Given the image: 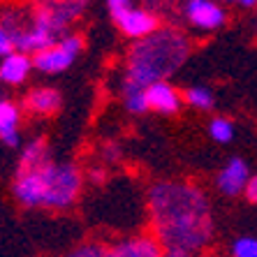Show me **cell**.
I'll list each match as a JSON object with an SVG mask.
<instances>
[{"label":"cell","instance_id":"cb8c5ba5","mask_svg":"<svg viewBox=\"0 0 257 257\" xmlns=\"http://www.w3.org/2000/svg\"><path fill=\"white\" fill-rule=\"evenodd\" d=\"M257 3L255 0H239V3H236V7H255Z\"/></svg>","mask_w":257,"mask_h":257},{"label":"cell","instance_id":"277c9868","mask_svg":"<svg viewBox=\"0 0 257 257\" xmlns=\"http://www.w3.org/2000/svg\"><path fill=\"white\" fill-rule=\"evenodd\" d=\"M86 3H42L33 10L28 19V28L17 40L14 49L19 54H40L44 49L58 44L63 37L70 35V26L81 17Z\"/></svg>","mask_w":257,"mask_h":257},{"label":"cell","instance_id":"7a4b0ae2","mask_svg":"<svg viewBox=\"0 0 257 257\" xmlns=\"http://www.w3.org/2000/svg\"><path fill=\"white\" fill-rule=\"evenodd\" d=\"M190 54V42L176 28H158L149 37L132 44L127 54L125 79L139 88H149L158 81H167Z\"/></svg>","mask_w":257,"mask_h":257},{"label":"cell","instance_id":"8992f818","mask_svg":"<svg viewBox=\"0 0 257 257\" xmlns=\"http://www.w3.org/2000/svg\"><path fill=\"white\" fill-rule=\"evenodd\" d=\"M84 49V37L70 33L67 37H63L58 44L44 49L40 54L33 56V67L44 74H58V72H65L67 67L74 63V56Z\"/></svg>","mask_w":257,"mask_h":257},{"label":"cell","instance_id":"5b68a950","mask_svg":"<svg viewBox=\"0 0 257 257\" xmlns=\"http://www.w3.org/2000/svg\"><path fill=\"white\" fill-rule=\"evenodd\" d=\"M107 10L120 33L135 40V42L149 37L151 33H156L160 28V19L156 12L144 10V7H135L130 0H109Z\"/></svg>","mask_w":257,"mask_h":257},{"label":"cell","instance_id":"e0dca14e","mask_svg":"<svg viewBox=\"0 0 257 257\" xmlns=\"http://www.w3.org/2000/svg\"><path fill=\"white\" fill-rule=\"evenodd\" d=\"M186 100H188V104L195 109H211L213 107V93H211L206 86H192V88H188Z\"/></svg>","mask_w":257,"mask_h":257},{"label":"cell","instance_id":"484cf974","mask_svg":"<svg viewBox=\"0 0 257 257\" xmlns=\"http://www.w3.org/2000/svg\"><path fill=\"white\" fill-rule=\"evenodd\" d=\"M0 97H3V95H0Z\"/></svg>","mask_w":257,"mask_h":257},{"label":"cell","instance_id":"ac0fdd59","mask_svg":"<svg viewBox=\"0 0 257 257\" xmlns=\"http://www.w3.org/2000/svg\"><path fill=\"white\" fill-rule=\"evenodd\" d=\"M232 257H257V239L241 236L232 243Z\"/></svg>","mask_w":257,"mask_h":257},{"label":"cell","instance_id":"2e32d148","mask_svg":"<svg viewBox=\"0 0 257 257\" xmlns=\"http://www.w3.org/2000/svg\"><path fill=\"white\" fill-rule=\"evenodd\" d=\"M209 135L218 144H229V142H232V137H234L232 120L225 118V116H215V118L209 123Z\"/></svg>","mask_w":257,"mask_h":257},{"label":"cell","instance_id":"5bb4252c","mask_svg":"<svg viewBox=\"0 0 257 257\" xmlns=\"http://www.w3.org/2000/svg\"><path fill=\"white\" fill-rule=\"evenodd\" d=\"M44 162H49V149L44 139H33L21 153L17 172H30V169L42 167Z\"/></svg>","mask_w":257,"mask_h":257},{"label":"cell","instance_id":"ffe728a7","mask_svg":"<svg viewBox=\"0 0 257 257\" xmlns=\"http://www.w3.org/2000/svg\"><path fill=\"white\" fill-rule=\"evenodd\" d=\"M17 49H14V42H12V37L7 35V30L0 26V56L5 58V56H10V54H14Z\"/></svg>","mask_w":257,"mask_h":257},{"label":"cell","instance_id":"3957f363","mask_svg":"<svg viewBox=\"0 0 257 257\" xmlns=\"http://www.w3.org/2000/svg\"><path fill=\"white\" fill-rule=\"evenodd\" d=\"M81 192V174L70 162H44L30 172H17L14 197L28 209H67Z\"/></svg>","mask_w":257,"mask_h":257},{"label":"cell","instance_id":"d4e9b609","mask_svg":"<svg viewBox=\"0 0 257 257\" xmlns=\"http://www.w3.org/2000/svg\"><path fill=\"white\" fill-rule=\"evenodd\" d=\"M165 257H188V255H183V252H165Z\"/></svg>","mask_w":257,"mask_h":257},{"label":"cell","instance_id":"d6986e66","mask_svg":"<svg viewBox=\"0 0 257 257\" xmlns=\"http://www.w3.org/2000/svg\"><path fill=\"white\" fill-rule=\"evenodd\" d=\"M104 248L107 245H100V243H84L74 248L67 257H104Z\"/></svg>","mask_w":257,"mask_h":257},{"label":"cell","instance_id":"9a60e30c","mask_svg":"<svg viewBox=\"0 0 257 257\" xmlns=\"http://www.w3.org/2000/svg\"><path fill=\"white\" fill-rule=\"evenodd\" d=\"M123 104L130 114H144L149 111V104H146V88H139V86L130 84V81H123Z\"/></svg>","mask_w":257,"mask_h":257},{"label":"cell","instance_id":"7c38bea8","mask_svg":"<svg viewBox=\"0 0 257 257\" xmlns=\"http://www.w3.org/2000/svg\"><path fill=\"white\" fill-rule=\"evenodd\" d=\"M26 111L37 116H51L60 109V93L56 88H49V86H42V88H33L26 95L24 100Z\"/></svg>","mask_w":257,"mask_h":257},{"label":"cell","instance_id":"30bf717a","mask_svg":"<svg viewBox=\"0 0 257 257\" xmlns=\"http://www.w3.org/2000/svg\"><path fill=\"white\" fill-rule=\"evenodd\" d=\"M250 181V174H248V167L241 158H232L227 162V167L218 174V190L227 197H234V195H241Z\"/></svg>","mask_w":257,"mask_h":257},{"label":"cell","instance_id":"7402d4cb","mask_svg":"<svg viewBox=\"0 0 257 257\" xmlns=\"http://www.w3.org/2000/svg\"><path fill=\"white\" fill-rule=\"evenodd\" d=\"M118 146H116V144H107V149H104V158H107V160H118Z\"/></svg>","mask_w":257,"mask_h":257},{"label":"cell","instance_id":"6da1fadb","mask_svg":"<svg viewBox=\"0 0 257 257\" xmlns=\"http://www.w3.org/2000/svg\"><path fill=\"white\" fill-rule=\"evenodd\" d=\"M153 236L167 252H199L213 236L211 206L190 181H158L149 190Z\"/></svg>","mask_w":257,"mask_h":257},{"label":"cell","instance_id":"44dd1931","mask_svg":"<svg viewBox=\"0 0 257 257\" xmlns=\"http://www.w3.org/2000/svg\"><path fill=\"white\" fill-rule=\"evenodd\" d=\"M245 197H248V202L257 204V176H250V181H248V186H245Z\"/></svg>","mask_w":257,"mask_h":257},{"label":"cell","instance_id":"8fae6325","mask_svg":"<svg viewBox=\"0 0 257 257\" xmlns=\"http://www.w3.org/2000/svg\"><path fill=\"white\" fill-rule=\"evenodd\" d=\"M30 70H33V58L14 51L0 60V81L7 86H19L28 79Z\"/></svg>","mask_w":257,"mask_h":257},{"label":"cell","instance_id":"52a82bcc","mask_svg":"<svg viewBox=\"0 0 257 257\" xmlns=\"http://www.w3.org/2000/svg\"><path fill=\"white\" fill-rule=\"evenodd\" d=\"M183 12H186L188 21L195 28H202V30H215L227 21L225 10L220 5L211 3V0H190V3H186Z\"/></svg>","mask_w":257,"mask_h":257},{"label":"cell","instance_id":"603a6c76","mask_svg":"<svg viewBox=\"0 0 257 257\" xmlns=\"http://www.w3.org/2000/svg\"><path fill=\"white\" fill-rule=\"evenodd\" d=\"M104 176H107V174L102 172V169H95V172H90V179H95V183H102V181H104Z\"/></svg>","mask_w":257,"mask_h":257},{"label":"cell","instance_id":"ba28073f","mask_svg":"<svg viewBox=\"0 0 257 257\" xmlns=\"http://www.w3.org/2000/svg\"><path fill=\"white\" fill-rule=\"evenodd\" d=\"M104 257H165L156 236H132L104 248Z\"/></svg>","mask_w":257,"mask_h":257},{"label":"cell","instance_id":"4fadbf2b","mask_svg":"<svg viewBox=\"0 0 257 257\" xmlns=\"http://www.w3.org/2000/svg\"><path fill=\"white\" fill-rule=\"evenodd\" d=\"M19 107L12 100L0 97V142L5 146H19Z\"/></svg>","mask_w":257,"mask_h":257},{"label":"cell","instance_id":"9c48e42d","mask_svg":"<svg viewBox=\"0 0 257 257\" xmlns=\"http://www.w3.org/2000/svg\"><path fill=\"white\" fill-rule=\"evenodd\" d=\"M146 104L158 114H176L181 109V95L169 81H158L146 88Z\"/></svg>","mask_w":257,"mask_h":257}]
</instances>
